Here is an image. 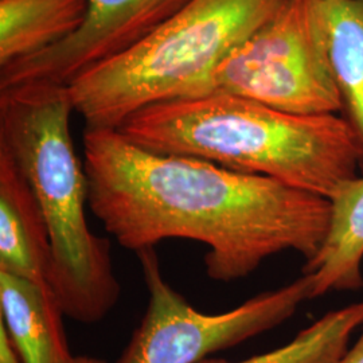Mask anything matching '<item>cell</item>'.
<instances>
[{
    "mask_svg": "<svg viewBox=\"0 0 363 363\" xmlns=\"http://www.w3.org/2000/svg\"><path fill=\"white\" fill-rule=\"evenodd\" d=\"M52 247L30 183L0 148V272L50 283Z\"/></svg>",
    "mask_w": 363,
    "mask_h": 363,
    "instance_id": "obj_8",
    "label": "cell"
},
{
    "mask_svg": "<svg viewBox=\"0 0 363 363\" xmlns=\"http://www.w3.org/2000/svg\"><path fill=\"white\" fill-rule=\"evenodd\" d=\"M284 0H190L139 46L67 86L86 128L118 130L147 106L193 97Z\"/></svg>",
    "mask_w": 363,
    "mask_h": 363,
    "instance_id": "obj_4",
    "label": "cell"
},
{
    "mask_svg": "<svg viewBox=\"0 0 363 363\" xmlns=\"http://www.w3.org/2000/svg\"><path fill=\"white\" fill-rule=\"evenodd\" d=\"M363 325V301L328 312L276 350L241 362L208 358L199 363H337L349 349L351 334Z\"/></svg>",
    "mask_w": 363,
    "mask_h": 363,
    "instance_id": "obj_13",
    "label": "cell"
},
{
    "mask_svg": "<svg viewBox=\"0 0 363 363\" xmlns=\"http://www.w3.org/2000/svg\"><path fill=\"white\" fill-rule=\"evenodd\" d=\"M82 144L89 208L127 250L196 241L208 247V277L232 283L286 250L308 262L325 242V196L203 159L157 154L117 130L85 128Z\"/></svg>",
    "mask_w": 363,
    "mask_h": 363,
    "instance_id": "obj_1",
    "label": "cell"
},
{
    "mask_svg": "<svg viewBox=\"0 0 363 363\" xmlns=\"http://www.w3.org/2000/svg\"><path fill=\"white\" fill-rule=\"evenodd\" d=\"M72 363H106L100 358L96 357H88V355H79V357H74V359Z\"/></svg>",
    "mask_w": 363,
    "mask_h": 363,
    "instance_id": "obj_16",
    "label": "cell"
},
{
    "mask_svg": "<svg viewBox=\"0 0 363 363\" xmlns=\"http://www.w3.org/2000/svg\"><path fill=\"white\" fill-rule=\"evenodd\" d=\"M86 13L88 0H0V67L72 37Z\"/></svg>",
    "mask_w": 363,
    "mask_h": 363,
    "instance_id": "obj_12",
    "label": "cell"
},
{
    "mask_svg": "<svg viewBox=\"0 0 363 363\" xmlns=\"http://www.w3.org/2000/svg\"><path fill=\"white\" fill-rule=\"evenodd\" d=\"M117 130L157 154L203 159L328 199L362 166L345 117L296 115L228 94L151 105Z\"/></svg>",
    "mask_w": 363,
    "mask_h": 363,
    "instance_id": "obj_2",
    "label": "cell"
},
{
    "mask_svg": "<svg viewBox=\"0 0 363 363\" xmlns=\"http://www.w3.org/2000/svg\"><path fill=\"white\" fill-rule=\"evenodd\" d=\"M327 58L363 169V0H313Z\"/></svg>",
    "mask_w": 363,
    "mask_h": 363,
    "instance_id": "obj_11",
    "label": "cell"
},
{
    "mask_svg": "<svg viewBox=\"0 0 363 363\" xmlns=\"http://www.w3.org/2000/svg\"><path fill=\"white\" fill-rule=\"evenodd\" d=\"M190 0H88L77 31L48 50L0 67V88L23 82L69 85L96 66L130 52Z\"/></svg>",
    "mask_w": 363,
    "mask_h": 363,
    "instance_id": "obj_7",
    "label": "cell"
},
{
    "mask_svg": "<svg viewBox=\"0 0 363 363\" xmlns=\"http://www.w3.org/2000/svg\"><path fill=\"white\" fill-rule=\"evenodd\" d=\"M330 201L331 220L325 242L303 268L312 277V298L363 286V175L345 182Z\"/></svg>",
    "mask_w": 363,
    "mask_h": 363,
    "instance_id": "obj_10",
    "label": "cell"
},
{
    "mask_svg": "<svg viewBox=\"0 0 363 363\" xmlns=\"http://www.w3.org/2000/svg\"><path fill=\"white\" fill-rule=\"evenodd\" d=\"M206 94L247 99L296 115L342 112L313 0H284L193 97Z\"/></svg>",
    "mask_w": 363,
    "mask_h": 363,
    "instance_id": "obj_5",
    "label": "cell"
},
{
    "mask_svg": "<svg viewBox=\"0 0 363 363\" xmlns=\"http://www.w3.org/2000/svg\"><path fill=\"white\" fill-rule=\"evenodd\" d=\"M140 259L148 306L142 322L116 363H199L269 331L312 298L310 274L288 286L262 292L234 310L205 313L191 307L164 280L155 247L136 253Z\"/></svg>",
    "mask_w": 363,
    "mask_h": 363,
    "instance_id": "obj_6",
    "label": "cell"
},
{
    "mask_svg": "<svg viewBox=\"0 0 363 363\" xmlns=\"http://www.w3.org/2000/svg\"><path fill=\"white\" fill-rule=\"evenodd\" d=\"M337 363H363V330L361 337H358L354 346L347 349L345 355Z\"/></svg>",
    "mask_w": 363,
    "mask_h": 363,
    "instance_id": "obj_15",
    "label": "cell"
},
{
    "mask_svg": "<svg viewBox=\"0 0 363 363\" xmlns=\"http://www.w3.org/2000/svg\"><path fill=\"white\" fill-rule=\"evenodd\" d=\"M0 363H23L9 335L6 325L0 322Z\"/></svg>",
    "mask_w": 363,
    "mask_h": 363,
    "instance_id": "obj_14",
    "label": "cell"
},
{
    "mask_svg": "<svg viewBox=\"0 0 363 363\" xmlns=\"http://www.w3.org/2000/svg\"><path fill=\"white\" fill-rule=\"evenodd\" d=\"M0 322L23 363H72L65 312L49 281L0 272Z\"/></svg>",
    "mask_w": 363,
    "mask_h": 363,
    "instance_id": "obj_9",
    "label": "cell"
},
{
    "mask_svg": "<svg viewBox=\"0 0 363 363\" xmlns=\"http://www.w3.org/2000/svg\"><path fill=\"white\" fill-rule=\"evenodd\" d=\"M67 85L23 82L0 88V148L30 183L52 247L50 284L65 316L94 325L121 294L109 241L86 220L89 183L70 130Z\"/></svg>",
    "mask_w": 363,
    "mask_h": 363,
    "instance_id": "obj_3",
    "label": "cell"
}]
</instances>
